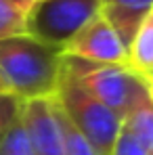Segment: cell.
I'll list each match as a JSON object with an SVG mask.
<instances>
[{
	"instance_id": "obj_1",
	"label": "cell",
	"mask_w": 153,
	"mask_h": 155,
	"mask_svg": "<svg viewBox=\"0 0 153 155\" xmlns=\"http://www.w3.org/2000/svg\"><path fill=\"white\" fill-rule=\"evenodd\" d=\"M61 54L63 51L27 34L0 40V80L4 90L21 103L52 99L61 76Z\"/></svg>"
},
{
	"instance_id": "obj_2",
	"label": "cell",
	"mask_w": 153,
	"mask_h": 155,
	"mask_svg": "<svg viewBox=\"0 0 153 155\" xmlns=\"http://www.w3.org/2000/svg\"><path fill=\"white\" fill-rule=\"evenodd\" d=\"M61 69L74 78L99 103L113 111L120 120H124L134 107L149 101L147 82L138 74H134L128 65L90 63L63 52Z\"/></svg>"
},
{
	"instance_id": "obj_3",
	"label": "cell",
	"mask_w": 153,
	"mask_h": 155,
	"mask_svg": "<svg viewBox=\"0 0 153 155\" xmlns=\"http://www.w3.org/2000/svg\"><path fill=\"white\" fill-rule=\"evenodd\" d=\"M52 99L63 111V115L74 124V128L86 140H90L101 153L109 155V149L122 126V120L113 111H109L103 103H99L92 94H88L63 69Z\"/></svg>"
},
{
	"instance_id": "obj_4",
	"label": "cell",
	"mask_w": 153,
	"mask_h": 155,
	"mask_svg": "<svg viewBox=\"0 0 153 155\" xmlns=\"http://www.w3.org/2000/svg\"><path fill=\"white\" fill-rule=\"evenodd\" d=\"M99 11L101 0H36L27 11L25 34L63 51Z\"/></svg>"
},
{
	"instance_id": "obj_5",
	"label": "cell",
	"mask_w": 153,
	"mask_h": 155,
	"mask_svg": "<svg viewBox=\"0 0 153 155\" xmlns=\"http://www.w3.org/2000/svg\"><path fill=\"white\" fill-rule=\"evenodd\" d=\"M65 54L90 63H109V65H128V51L115 31L101 15V11L78 31L63 48Z\"/></svg>"
},
{
	"instance_id": "obj_6",
	"label": "cell",
	"mask_w": 153,
	"mask_h": 155,
	"mask_svg": "<svg viewBox=\"0 0 153 155\" xmlns=\"http://www.w3.org/2000/svg\"><path fill=\"white\" fill-rule=\"evenodd\" d=\"M21 117L27 128L34 155H65L52 99H34L21 103Z\"/></svg>"
},
{
	"instance_id": "obj_7",
	"label": "cell",
	"mask_w": 153,
	"mask_h": 155,
	"mask_svg": "<svg viewBox=\"0 0 153 155\" xmlns=\"http://www.w3.org/2000/svg\"><path fill=\"white\" fill-rule=\"evenodd\" d=\"M151 8L153 0H101V15L122 40L126 51Z\"/></svg>"
},
{
	"instance_id": "obj_8",
	"label": "cell",
	"mask_w": 153,
	"mask_h": 155,
	"mask_svg": "<svg viewBox=\"0 0 153 155\" xmlns=\"http://www.w3.org/2000/svg\"><path fill=\"white\" fill-rule=\"evenodd\" d=\"M122 128L130 132L149 153L153 155V103L151 99L134 107L122 120Z\"/></svg>"
},
{
	"instance_id": "obj_9",
	"label": "cell",
	"mask_w": 153,
	"mask_h": 155,
	"mask_svg": "<svg viewBox=\"0 0 153 155\" xmlns=\"http://www.w3.org/2000/svg\"><path fill=\"white\" fill-rule=\"evenodd\" d=\"M0 155H34V147L23 124L21 111L0 136Z\"/></svg>"
},
{
	"instance_id": "obj_10",
	"label": "cell",
	"mask_w": 153,
	"mask_h": 155,
	"mask_svg": "<svg viewBox=\"0 0 153 155\" xmlns=\"http://www.w3.org/2000/svg\"><path fill=\"white\" fill-rule=\"evenodd\" d=\"M52 101H55V99H52ZM55 109H57L59 128H61V134H63L65 155H105V153H101L90 140H86V138L74 128V124L63 115V111L59 109V105H57V103H55Z\"/></svg>"
},
{
	"instance_id": "obj_11",
	"label": "cell",
	"mask_w": 153,
	"mask_h": 155,
	"mask_svg": "<svg viewBox=\"0 0 153 155\" xmlns=\"http://www.w3.org/2000/svg\"><path fill=\"white\" fill-rule=\"evenodd\" d=\"M27 13L11 4L8 0H0V40L25 36Z\"/></svg>"
},
{
	"instance_id": "obj_12",
	"label": "cell",
	"mask_w": 153,
	"mask_h": 155,
	"mask_svg": "<svg viewBox=\"0 0 153 155\" xmlns=\"http://www.w3.org/2000/svg\"><path fill=\"white\" fill-rule=\"evenodd\" d=\"M109 155H151V153L130 132H126L120 126V132H118V136H115V140L109 149Z\"/></svg>"
},
{
	"instance_id": "obj_13",
	"label": "cell",
	"mask_w": 153,
	"mask_h": 155,
	"mask_svg": "<svg viewBox=\"0 0 153 155\" xmlns=\"http://www.w3.org/2000/svg\"><path fill=\"white\" fill-rule=\"evenodd\" d=\"M19 111H21V101H17L8 92H0V136L8 128V124L19 115Z\"/></svg>"
},
{
	"instance_id": "obj_14",
	"label": "cell",
	"mask_w": 153,
	"mask_h": 155,
	"mask_svg": "<svg viewBox=\"0 0 153 155\" xmlns=\"http://www.w3.org/2000/svg\"><path fill=\"white\" fill-rule=\"evenodd\" d=\"M8 2H11V4H15V6H17V8H21V11H25V13L34 6V4H36V0H8Z\"/></svg>"
},
{
	"instance_id": "obj_15",
	"label": "cell",
	"mask_w": 153,
	"mask_h": 155,
	"mask_svg": "<svg viewBox=\"0 0 153 155\" xmlns=\"http://www.w3.org/2000/svg\"><path fill=\"white\" fill-rule=\"evenodd\" d=\"M147 94H149V99L153 103V82H147Z\"/></svg>"
},
{
	"instance_id": "obj_16",
	"label": "cell",
	"mask_w": 153,
	"mask_h": 155,
	"mask_svg": "<svg viewBox=\"0 0 153 155\" xmlns=\"http://www.w3.org/2000/svg\"><path fill=\"white\" fill-rule=\"evenodd\" d=\"M0 90H2V92H6V90H4V84H2V80H0Z\"/></svg>"
},
{
	"instance_id": "obj_17",
	"label": "cell",
	"mask_w": 153,
	"mask_h": 155,
	"mask_svg": "<svg viewBox=\"0 0 153 155\" xmlns=\"http://www.w3.org/2000/svg\"><path fill=\"white\" fill-rule=\"evenodd\" d=\"M149 17H151V19H153V8H151V13H149Z\"/></svg>"
},
{
	"instance_id": "obj_18",
	"label": "cell",
	"mask_w": 153,
	"mask_h": 155,
	"mask_svg": "<svg viewBox=\"0 0 153 155\" xmlns=\"http://www.w3.org/2000/svg\"><path fill=\"white\" fill-rule=\"evenodd\" d=\"M0 92H2V90H0Z\"/></svg>"
}]
</instances>
